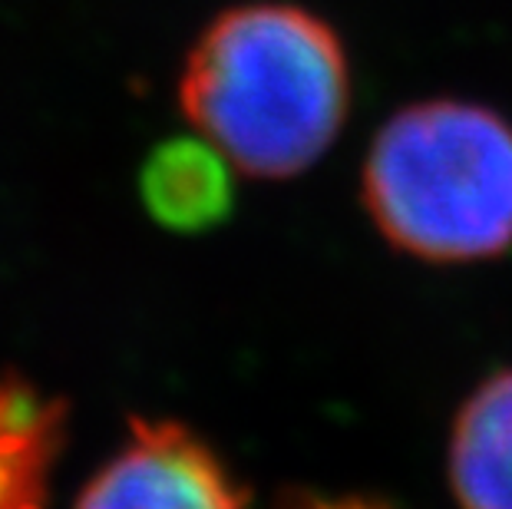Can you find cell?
Instances as JSON below:
<instances>
[{
	"mask_svg": "<svg viewBox=\"0 0 512 509\" xmlns=\"http://www.w3.org/2000/svg\"><path fill=\"white\" fill-rule=\"evenodd\" d=\"M361 196L397 252L430 265L512 248V123L466 100L403 106L367 149Z\"/></svg>",
	"mask_w": 512,
	"mask_h": 509,
	"instance_id": "7a4b0ae2",
	"label": "cell"
},
{
	"mask_svg": "<svg viewBox=\"0 0 512 509\" xmlns=\"http://www.w3.org/2000/svg\"><path fill=\"white\" fill-rule=\"evenodd\" d=\"M73 509H248V496L195 430L166 417H133Z\"/></svg>",
	"mask_w": 512,
	"mask_h": 509,
	"instance_id": "3957f363",
	"label": "cell"
},
{
	"mask_svg": "<svg viewBox=\"0 0 512 509\" xmlns=\"http://www.w3.org/2000/svg\"><path fill=\"white\" fill-rule=\"evenodd\" d=\"M446 467L460 509H512V371L489 374L456 410Z\"/></svg>",
	"mask_w": 512,
	"mask_h": 509,
	"instance_id": "8992f818",
	"label": "cell"
},
{
	"mask_svg": "<svg viewBox=\"0 0 512 509\" xmlns=\"http://www.w3.org/2000/svg\"><path fill=\"white\" fill-rule=\"evenodd\" d=\"M67 437V400L20 374H0V509L50 506Z\"/></svg>",
	"mask_w": 512,
	"mask_h": 509,
	"instance_id": "277c9868",
	"label": "cell"
},
{
	"mask_svg": "<svg viewBox=\"0 0 512 509\" xmlns=\"http://www.w3.org/2000/svg\"><path fill=\"white\" fill-rule=\"evenodd\" d=\"M278 509H394V506L384 500H374V496H357V493L324 496L314 490H288L281 496Z\"/></svg>",
	"mask_w": 512,
	"mask_h": 509,
	"instance_id": "52a82bcc",
	"label": "cell"
},
{
	"mask_svg": "<svg viewBox=\"0 0 512 509\" xmlns=\"http://www.w3.org/2000/svg\"><path fill=\"white\" fill-rule=\"evenodd\" d=\"M179 106L242 176L291 179L341 136L347 53L328 20L304 7H228L185 57Z\"/></svg>",
	"mask_w": 512,
	"mask_h": 509,
	"instance_id": "6da1fadb",
	"label": "cell"
},
{
	"mask_svg": "<svg viewBox=\"0 0 512 509\" xmlns=\"http://www.w3.org/2000/svg\"><path fill=\"white\" fill-rule=\"evenodd\" d=\"M235 172L202 136H179L152 149L139 176V192L152 222L179 235H199L232 215Z\"/></svg>",
	"mask_w": 512,
	"mask_h": 509,
	"instance_id": "5b68a950",
	"label": "cell"
}]
</instances>
